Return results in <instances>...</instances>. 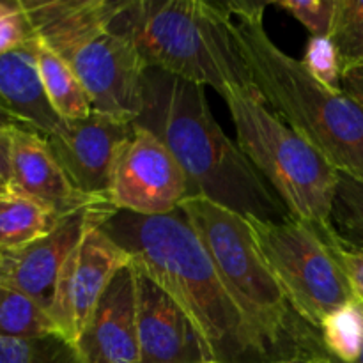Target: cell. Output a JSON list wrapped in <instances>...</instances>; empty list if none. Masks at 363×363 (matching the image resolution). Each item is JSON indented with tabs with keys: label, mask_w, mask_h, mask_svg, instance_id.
<instances>
[{
	"label": "cell",
	"mask_w": 363,
	"mask_h": 363,
	"mask_svg": "<svg viewBox=\"0 0 363 363\" xmlns=\"http://www.w3.org/2000/svg\"><path fill=\"white\" fill-rule=\"evenodd\" d=\"M301 62L319 82L332 89H340L342 69L330 38H311Z\"/></svg>",
	"instance_id": "obj_26"
},
{
	"label": "cell",
	"mask_w": 363,
	"mask_h": 363,
	"mask_svg": "<svg viewBox=\"0 0 363 363\" xmlns=\"http://www.w3.org/2000/svg\"><path fill=\"white\" fill-rule=\"evenodd\" d=\"M354 363H363V347H362V351H360V357H358V360L354 362Z\"/></svg>",
	"instance_id": "obj_33"
},
{
	"label": "cell",
	"mask_w": 363,
	"mask_h": 363,
	"mask_svg": "<svg viewBox=\"0 0 363 363\" xmlns=\"http://www.w3.org/2000/svg\"><path fill=\"white\" fill-rule=\"evenodd\" d=\"M277 363H333L332 360H287V362H277Z\"/></svg>",
	"instance_id": "obj_31"
},
{
	"label": "cell",
	"mask_w": 363,
	"mask_h": 363,
	"mask_svg": "<svg viewBox=\"0 0 363 363\" xmlns=\"http://www.w3.org/2000/svg\"><path fill=\"white\" fill-rule=\"evenodd\" d=\"M130 262V255L103 233L101 223L89 227L57 280L48 308L57 332L74 344L116 273Z\"/></svg>",
	"instance_id": "obj_11"
},
{
	"label": "cell",
	"mask_w": 363,
	"mask_h": 363,
	"mask_svg": "<svg viewBox=\"0 0 363 363\" xmlns=\"http://www.w3.org/2000/svg\"><path fill=\"white\" fill-rule=\"evenodd\" d=\"M340 89H342L353 101H357L363 110V67L346 71V73L342 74Z\"/></svg>",
	"instance_id": "obj_28"
},
{
	"label": "cell",
	"mask_w": 363,
	"mask_h": 363,
	"mask_svg": "<svg viewBox=\"0 0 363 363\" xmlns=\"http://www.w3.org/2000/svg\"><path fill=\"white\" fill-rule=\"evenodd\" d=\"M181 211L211 255L227 291L261 335L273 360H330L321 332L308 325L273 275L247 218L206 199Z\"/></svg>",
	"instance_id": "obj_5"
},
{
	"label": "cell",
	"mask_w": 363,
	"mask_h": 363,
	"mask_svg": "<svg viewBox=\"0 0 363 363\" xmlns=\"http://www.w3.org/2000/svg\"><path fill=\"white\" fill-rule=\"evenodd\" d=\"M101 229L181 305L211 362L275 363L181 209L155 216L116 209Z\"/></svg>",
	"instance_id": "obj_1"
},
{
	"label": "cell",
	"mask_w": 363,
	"mask_h": 363,
	"mask_svg": "<svg viewBox=\"0 0 363 363\" xmlns=\"http://www.w3.org/2000/svg\"><path fill=\"white\" fill-rule=\"evenodd\" d=\"M35 35L69 64L92 108L135 121L145 64L128 38L110 27L113 0H21Z\"/></svg>",
	"instance_id": "obj_6"
},
{
	"label": "cell",
	"mask_w": 363,
	"mask_h": 363,
	"mask_svg": "<svg viewBox=\"0 0 363 363\" xmlns=\"http://www.w3.org/2000/svg\"><path fill=\"white\" fill-rule=\"evenodd\" d=\"M74 346L84 363H140L133 262L116 273Z\"/></svg>",
	"instance_id": "obj_14"
},
{
	"label": "cell",
	"mask_w": 363,
	"mask_h": 363,
	"mask_svg": "<svg viewBox=\"0 0 363 363\" xmlns=\"http://www.w3.org/2000/svg\"><path fill=\"white\" fill-rule=\"evenodd\" d=\"M60 218L20 191H0V250H16L39 240Z\"/></svg>",
	"instance_id": "obj_18"
},
{
	"label": "cell",
	"mask_w": 363,
	"mask_h": 363,
	"mask_svg": "<svg viewBox=\"0 0 363 363\" xmlns=\"http://www.w3.org/2000/svg\"><path fill=\"white\" fill-rule=\"evenodd\" d=\"M252 85L273 113L339 172L363 179V110L342 89L319 82L264 28V2H223Z\"/></svg>",
	"instance_id": "obj_3"
},
{
	"label": "cell",
	"mask_w": 363,
	"mask_h": 363,
	"mask_svg": "<svg viewBox=\"0 0 363 363\" xmlns=\"http://www.w3.org/2000/svg\"><path fill=\"white\" fill-rule=\"evenodd\" d=\"M321 339L333 363H354L363 347V303L353 301L323 321Z\"/></svg>",
	"instance_id": "obj_20"
},
{
	"label": "cell",
	"mask_w": 363,
	"mask_h": 363,
	"mask_svg": "<svg viewBox=\"0 0 363 363\" xmlns=\"http://www.w3.org/2000/svg\"><path fill=\"white\" fill-rule=\"evenodd\" d=\"M9 186L48 209L57 218L94 204H110L85 197L53 156L48 142L34 130H13Z\"/></svg>",
	"instance_id": "obj_15"
},
{
	"label": "cell",
	"mask_w": 363,
	"mask_h": 363,
	"mask_svg": "<svg viewBox=\"0 0 363 363\" xmlns=\"http://www.w3.org/2000/svg\"><path fill=\"white\" fill-rule=\"evenodd\" d=\"M137 273V323L140 363L211 362L204 340L181 305L147 275Z\"/></svg>",
	"instance_id": "obj_13"
},
{
	"label": "cell",
	"mask_w": 363,
	"mask_h": 363,
	"mask_svg": "<svg viewBox=\"0 0 363 363\" xmlns=\"http://www.w3.org/2000/svg\"><path fill=\"white\" fill-rule=\"evenodd\" d=\"M0 128H6V130H30L27 124L21 123L16 116H13L2 103H0Z\"/></svg>",
	"instance_id": "obj_30"
},
{
	"label": "cell",
	"mask_w": 363,
	"mask_h": 363,
	"mask_svg": "<svg viewBox=\"0 0 363 363\" xmlns=\"http://www.w3.org/2000/svg\"><path fill=\"white\" fill-rule=\"evenodd\" d=\"M133 131V121L92 110L84 119L64 121L55 133L45 138L80 194L108 201L113 170Z\"/></svg>",
	"instance_id": "obj_10"
},
{
	"label": "cell",
	"mask_w": 363,
	"mask_h": 363,
	"mask_svg": "<svg viewBox=\"0 0 363 363\" xmlns=\"http://www.w3.org/2000/svg\"><path fill=\"white\" fill-rule=\"evenodd\" d=\"M48 312L23 293L0 284V339L55 333Z\"/></svg>",
	"instance_id": "obj_19"
},
{
	"label": "cell",
	"mask_w": 363,
	"mask_h": 363,
	"mask_svg": "<svg viewBox=\"0 0 363 363\" xmlns=\"http://www.w3.org/2000/svg\"><path fill=\"white\" fill-rule=\"evenodd\" d=\"M11 144H13V130L0 128V177L7 183L11 177Z\"/></svg>",
	"instance_id": "obj_29"
},
{
	"label": "cell",
	"mask_w": 363,
	"mask_h": 363,
	"mask_svg": "<svg viewBox=\"0 0 363 363\" xmlns=\"http://www.w3.org/2000/svg\"><path fill=\"white\" fill-rule=\"evenodd\" d=\"M238 144L293 218L330 234L339 170L272 112L255 87L227 89Z\"/></svg>",
	"instance_id": "obj_7"
},
{
	"label": "cell",
	"mask_w": 363,
	"mask_h": 363,
	"mask_svg": "<svg viewBox=\"0 0 363 363\" xmlns=\"http://www.w3.org/2000/svg\"><path fill=\"white\" fill-rule=\"evenodd\" d=\"M330 227L340 243L363 247V179L339 172Z\"/></svg>",
	"instance_id": "obj_22"
},
{
	"label": "cell",
	"mask_w": 363,
	"mask_h": 363,
	"mask_svg": "<svg viewBox=\"0 0 363 363\" xmlns=\"http://www.w3.org/2000/svg\"><path fill=\"white\" fill-rule=\"evenodd\" d=\"M206 363H218V362H206Z\"/></svg>",
	"instance_id": "obj_34"
},
{
	"label": "cell",
	"mask_w": 363,
	"mask_h": 363,
	"mask_svg": "<svg viewBox=\"0 0 363 363\" xmlns=\"http://www.w3.org/2000/svg\"><path fill=\"white\" fill-rule=\"evenodd\" d=\"M275 6L296 18L311 32L312 38H328L335 13V0H284L275 2Z\"/></svg>",
	"instance_id": "obj_25"
},
{
	"label": "cell",
	"mask_w": 363,
	"mask_h": 363,
	"mask_svg": "<svg viewBox=\"0 0 363 363\" xmlns=\"http://www.w3.org/2000/svg\"><path fill=\"white\" fill-rule=\"evenodd\" d=\"M328 38L339 57L342 74L363 67V0H335Z\"/></svg>",
	"instance_id": "obj_23"
},
{
	"label": "cell",
	"mask_w": 363,
	"mask_h": 363,
	"mask_svg": "<svg viewBox=\"0 0 363 363\" xmlns=\"http://www.w3.org/2000/svg\"><path fill=\"white\" fill-rule=\"evenodd\" d=\"M190 197L179 163L156 135L135 126L113 170L108 202L119 211L155 216L177 211Z\"/></svg>",
	"instance_id": "obj_9"
},
{
	"label": "cell",
	"mask_w": 363,
	"mask_h": 363,
	"mask_svg": "<svg viewBox=\"0 0 363 363\" xmlns=\"http://www.w3.org/2000/svg\"><path fill=\"white\" fill-rule=\"evenodd\" d=\"M110 27L130 39L145 67L211 85L220 96L254 87L223 2L113 0Z\"/></svg>",
	"instance_id": "obj_4"
},
{
	"label": "cell",
	"mask_w": 363,
	"mask_h": 363,
	"mask_svg": "<svg viewBox=\"0 0 363 363\" xmlns=\"http://www.w3.org/2000/svg\"><path fill=\"white\" fill-rule=\"evenodd\" d=\"M0 103L43 137L55 133L64 121L46 98L38 66V35L27 45L0 53Z\"/></svg>",
	"instance_id": "obj_16"
},
{
	"label": "cell",
	"mask_w": 363,
	"mask_h": 363,
	"mask_svg": "<svg viewBox=\"0 0 363 363\" xmlns=\"http://www.w3.org/2000/svg\"><path fill=\"white\" fill-rule=\"evenodd\" d=\"M35 38L21 0H0V53L13 52Z\"/></svg>",
	"instance_id": "obj_24"
},
{
	"label": "cell",
	"mask_w": 363,
	"mask_h": 363,
	"mask_svg": "<svg viewBox=\"0 0 363 363\" xmlns=\"http://www.w3.org/2000/svg\"><path fill=\"white\" fill-rule=\"evenodd\" d=\"M38 66L46 98L62 121L84 119L92 112V103L80 78L69 64L60 59L38 38Z\"/></svg>",
	"instance_id": "obj_17"
},
{
	"label": "cell",
	"mask_w": 363,
	"mask_h": 363,
	"mask_svg": "<svg viewBox=\"0 0 363 363\" xmlns=\"http://www.w3.org/2000/svg\"><path fill=\"white\" fill-rule=\"evenodd\" d=\"M330 236V234H328ZM339 264L350 282L354 298L363 303V247H351L330 236Z\"/></svg>",
	"instance_id": "obj_27"
},
{
	"label": "cell",
	"mask_w": 363,
	"mask_h": 363,
	"mask_svg": "<svg viewBox=\"0 0 363 363\" xmlns=\"http://www.w3.org/2000/svg\"><path fill=\"white\" fill-rule=\"evenodd\" d=\"M113 211L112 204L87 206L62 216L39 240L16 250H0V284L20 291L48 312L66 259L89 227L103 223Z\"/></svg>",
	"instance_id": "obj_12"
},
{
	"label": "cell",
	"mask_w": 363,
	"mask_h": 363,
	"mask_svg": "<svg viewBox=\"0 0 363 363\" xmlns=\"http://www.w3.org/2000/svg\"><path fill=\"white\" fill-rule=\"evenodd\" d=\"M248 222L269 269L308 325L321 330L330 314L357 301L328 234L293 216Z\"/></svg>",
	"instance_id": "obj_8"
},
{
	"label": "cell",
	"mask_w": 363,
	"mask_h": 363,
	"mask_svg": "<svg viewBox=\"0 0 363 363\" xmlns=\"http://www.w3.org/2000/svg\"><path fill=\"white\" fill-rule=\"evenodd\" d=\"M7 188H9V183H7V181H4L2 177H0V191L7 190Z\"/></svg>",
	"instance_id": "obj_32"
},
{
	"label": "cell",
	"mask_w": 363,
	"mask_h": 363,
	"mask_svg": "<svg viewBox=\"0 0 363 363\" xmlns=\"http://www.w3.org/2000/svg\"><path fill=\"white\" fill-rule=\"evenodd\" d=\"M135 126L167 145L188 181V199H206L247 220L291 218L279 195L209 108L202 85L147 67Z\"/></svg>",
	"instance_id": "obj_2"
},
{
	"label": "cell",
	"mask_w": 363,
	"mask_h": 363,
	"mask_svg": "<svg viewBox=\"0 0 363 363\" xmlns=\"http://www.w3.org/2000/svg\"><path fill=\"white\" fill-rule=\"evenodd\" d=\"M0 363H84L77 346L59 332L0 339Z\"/></svg>",
	"instance_id": "obj_21"
}]
</instances>
